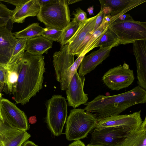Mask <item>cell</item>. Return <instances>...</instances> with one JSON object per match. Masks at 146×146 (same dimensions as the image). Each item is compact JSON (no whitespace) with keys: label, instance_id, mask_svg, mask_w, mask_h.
Wrapping results in <instances>:
<instances>
[{"label":"cell","instance_id":"6da1fadb","mask_svg":"<svg viewBox=\"0 0 146 146\" xmlns=\"http://www.w3.org/2000/svg\"><path fill=\"white\" fill-rule=\"evenodd\" d=\"M44 57L25 52L10 59L7 65L17 76L11 92L17 104L24 105L42 89L45 71Z\"/></svg>","mask_w":146,"mask_h":146},{"label":"cell","instance_id":"7a4b0ae2","mask_svg":"<svg viewBox=\"0 0 146 146\" xmlns=\"http://www.w3.org/2000/svg\"><path fill=\"white\" fill-rule=\"evenodd\" d=\"M146 102V90L137 86L129 91L117 95H99L86 104L84 110L93 114L98 121L119 115L133 106Z\"/></svg>","mask_w":146,"mask_h":146},{"label":"cell","instance_id":"3957f363","mask_svg":"<svg viewBox=\"0 0 146 146\" xmlns=\"http://www.w3.org/2000/svg\"><path fill=\"white\" fill-rule=\"evenodd\" d=\"M97 122L95 115L91 113L80 109L71 110L66 122V139L77 140L86 137Z\"/></svg>","mask_w":146,"mask_h":146},{"label":"cell","instance_id":"277c9868","mask_svg":"<svg viewBox=\"0 0 146 146\" xmlns=\"http://www.w3.org/2000/svg\"><path fill=\"white\" fill-rule=\"evenodd\" d=\"M36 16L46 27L63 30L70 22L67 0H53L41 7Z\"/></svg>","mask_w":146,"mask_h":146},{"label":"cell","instance_id":"5b68a950","mask_svg":"<svg viewBox=\"0 0 146 146\" xmlns=\"http://www.w3.org/2000/svg\"><path fill=\"white\" fill-rule=\"evenodd\" d=\"M46 120L52 134L56 136L62 133L67 116V103L61 95H54L46 104Z\"/></svg>","mask_w":146,"mask_h":146},{"label":"cell","instance_id":"8992f818","mask_svg":"<svg viewBox=\"0 0 146 146\" xmlns=\"http://www.w3.org/2000/svg\"><path fill=\"white\" fill-rule=\"evenodd\" d=\"M108 27L118 38L119 45L146 39V22L135 21L134 19L126 21L116 20Z\"/></svg>","mask_w":146,"mask_h":146},{"label":"cell","instance_id":"52a82bcc","mask_svg":"<svg viewBox=\"0 0 146 146\" xmlns=\"http://www.w3.org/2000/svg\"><path fill=\"white\" fill-rule=\"evenodd\" d=\"M135 78L133 71L124 62L123 65L110 69L102 78V80L108 88L113 90H119L129 86L133 82Z\"/></svg>","mask_w":146,"mask_h":146},{"label":"cell","instance_id":"ba28073f","mask_svg":"<svg viewBox=\"0 0 146 146\" xmlns=\"http://www.w3.org/2000/svg\"><path fill=\"white\" fill-rule=\"evenodd\" d=\"M132 131L117 127H108L98 130L94 129L91 133L90 143L104 146H119Z\"/></svg>","mask_w":146,"mask_h":146},{"label":"cell","instance_id":"9c48e42d","mask_svg":"<svg viewBox=\"0 0 146 146\" xmlns=\"http://www.w3.org/2000/svg\"><path fill=\"white\" fill-rule=\"evenodd\" d=\"M139 111L129 114L111 116L98 121L95 129L108 127H117L135 130L139 128L142 122Z\"/></svg>","mask_w":146,"mask_h":146},{"label":"cell","instance_id":"30bf717a","mask_svg":"<svg viewBox=\"0 0 146 146\" xmlns=\"http://www.w3.org/2000/svg\"><path fill=\"white\" fill-rule=\"evenodd\" d=\"M0 111L3 119L14 127L25 131L29 129L25 113L9 100L3 98L0 100Z\"/></svg>","mask_w":146,"mask_h":146},{"label":"cell","instance_id":"8fae6325","mask_svg":"<svg viewBox=\"0 0 146 146\" xmlns=\"http://www.w3.org/2000/svg\"><path fill=\"white\" fill-rule=\"evenodd\" d=\"M84 77L80 76L76 71L66 90L69 106L75 108L86 104L88 100V95L84 90Z\"/></svg>","mask_w":146,"mask_h":146},{"label":"cell","instance_id":"7c38bea8","mask_svg":"<svg viewBox=\"0 0 146 146\" xmlns=\"http://www.w3.org/2000/svg\"><path fill=\"white\" fill-rule=\"evenodd\" d=\"M132 43L136 62L138 84L146 90V39L136 40Z\"/></svg>","mask_w":146,"mask_h":146},{"label":"cell","instance_id":"4fadbf2b","mask_svg":"<svg viewBox=\"0 0 146 146\" xmlns=\"http://www.w3.org/2000/svg\"><path fill=\"white\" fill-rule=\"evenodd\" d=\"M12 10L10 21L22 23L26 18L37 16L40 9L38 0H21L19 3Z\"/></svg>","mask_w":146,"mask_h":146},{"label":"cell","instance_id":"5bb4252c","mask_svg":"<svg viewBox=\"0 0 146 146\" xmlns=\"http://www.w3.org/2000/svg\"><path fill=\"white\" fill-rule=\"evenodd\" d=\"M101 7L107 6L111 9V16L109 24L112 23L120 16L141 5L146 0H100Z\"/></svg>","mask_w":146,"mask_h":146},{"label":"cell","instance_id":"9a60e30c","mask_svg":"<svg viewBox=\"0 0 146 146\" xmlns=\"http://www.w3.org/2000/svg\"><path fill=\"white\" fill-rule=\"evenodd\" d=\"M111 48H102L85 56L80 65L78 75L84 76L94 70L110 55Z\"/></svg>","mask_w":146,"mask_h":146},{"label":"cell","instance_id":"2e32d148","mask_svg":"<svg viewBox=\"0 0 146 146\" xmlns=\"http://www.w3.org/2000/svg\"><path fill=\"white\" fill-rule=\"evenodd\" d=\"M16 40L8 24L0 25V65H6L8 63Z\"/></svg>","mask_w":146,"mask_h":146},{"label":"cell","instance_id":"e0dca14e","mask_svg":"<svg viewBox=\"0 0 146 146\" xmlns=\"http://www.w3.org/2000/svg\"><path fill=\"white\" fill-rule=\"evenodd\" d=\"M98 16V14L96 16L88 18L80 24L77 30L68 43V50L70 54L76 55L81 44L90 33L93 30L96 19Z\"/></svg>","mask_w":146,"mask_h":146},{"label":"cell","instance_id":"ac0fdd59","mask_svg":"<svg viewBox=\"0 0 146 146\" xmlns=\"http://www.w3.org/2000/svg\"><path fill=\"white\" fill-rule=\"evenodd\" d=\"M68 43L61 46L60 50L53 54V63L54 68L56 79L60 83L65 70L74 62V55L69 53Z\"/></svg>","mask_w":146,"mask_h":146},{"label":"cell","instance_id":"d6986e66","mask_svg":"<svg viewBox=\"0 0 146 146\" xmlns=\"http://www.w3.org/2000/svg\"><path fill=\"white\" fill-rule=\"evenodd\" d=\"M52 42L42 36L27 39L25 48L26 52L34 55L47 53L52 47Z\"/></svg>","mask_w":146,"mask_h":146},{"label":"cell","instance_id":"ffe728a7","mask_svg":"<svg viewBox=\"0 0 146 146\" xmlns=\"http://www.w3.org/2000/svg\"><path fill=\"white\" fill-rule=\"evenodd\" d=\"M119 146H146V117L139 128L131 131Z\"/></svg>","mask_w":146,"mask_h":146},{"label":"cell","instance_id":"44dd1931","mask_svg":"<svg viewBox=\"0 0 146 146\" xmlns=\"http://www.w3.org/2000/svg\"><path fill=\"white\" fill-rule=\"evenodd\" d=\"M0 122V142L10 141L25 131L18 129L12 126L5 120Z\"/></svg>","mask_w":146,"mask_h":146},{"label":"cell","instance_id":"7402d4cb","mask_svg":"<svg viewBox=\"0 0 146 146\" xmlns=\"http://www.w3.org/2000/svg\"><path fill=\"white\" fill-rule=\"evenodd\" d=\"M44 29L38 23H34L21 31L14 33V35L16 39H28L41 36Z\"/></svg>","mask_w":146,"mask_h":146},{"label":"cell","instance_id":"603a6c76","mask_svg":"<svg viewBox=\"0 0 146 146\" xmlns=\"http://www.w3.org/2000/svg\"><path fill=\"white\" fill-rule=\"evenodd\" d=\"M85 56H80L73 64L64 72L60 82V88L62 90H66Z\"/></svg>","mask_w":146,"mask_h":146},{"label":"cell","instance_id":"cb8c5ba5","mask_svg":"<svg viewBox=\"0 0 146 146\" xmlns=\"http://www.w3.org/2000/svg\"><path fill=\"white\" fill-rule=\"evenodd\" d=\"M108 28V26L102 22L91 35L85 48L80 56H85L86 54L94 48Z\"/></svg>","mask_w":146,"mask_h":146},{"label":"cell","instance_id":"d4e9b609","mask_svg":"<svg viewBox=\"0 0 146 146\" xmlns=\"http://www.w3.org/2000/svg\"><path fill=\"white\" fill-rule=\"evenodd\" d=\"M119 45V40L118 38L108 28L95 46L94 48L98 46L102 48H113Z\"/></svg>","mask_w":146,"mask_h":146},{"label":"cell","instance_id":"484cf974","mask_svg":"<svg viewBox=\"0 0 146 146\" xmlns=\"http://www.w3.org/2000/svg\"><path fill=\"white\" fill-rule=\"evenodd\" d=\"M80 24L72 21L64 29L60 38L58 41L60 43L61 46H63L68 43L77 30Z\"/></svg>","mask_w":146,"mask_h":146},{"label":"cell","instance_id":"4316f807","mask_svg":"<svg viewBox=\"0 0 146 146\" xmlns=\"http://www.w3.org/2000/svg\"><path fill=\"white\" fill-rule=\"evenodd\" d=\"M63 30L46 27L44 29L41 35L52 42L58 41L61 36Z\"/></svg>","mask_w":146,"mask_h":146},{"label":"cell","instance_id":"83f0119b","mask_svg":"<svg viewBox=\"0 0 146 146\" xmlns=\"http://www.w3.org/2000/svg\"><path fill=\"white\" fill-rule=\"evenodd\" d=\"M30 137V135L26 131L10 141L2 143L3 146H21Z\"/></svg>","mask_w":146,"mask_h":146},{"label":"cell","instance_id":"f1b7e54d","mask_svg":"<svg viewBox=\"0 0 146 146\" xmlns=\"http://www.w3.org/2000/svg\"><path fill=\"white\" fill-rule=\"evenodd\" d=\"M12 12L0 0V25L8 24Z\"/></svg>","mask_w":146,"mask_h":146},{"label":"cell","instance_id":"f546056e","mask_svg":"<svg viewBox=\"0 0 146 146\" xmlns=\"http://www.w3.org/2000/svg\"><path fill=\"white\" fill-rule=\"evenodd\" d=\"M27 40L26 39H16L10 58L25 52Z\"/></svg>","mask_w":146,"mask_h":146},{"label":"cell","instance_id":"4dcf8cb0","mask_svg":"<svg viewBox=\"0 0 146 146\" xmlns=\"http://www.w3.org/2000/svg\"><path fill=\"white\" fill-rule=\"evenodd\" d=\"M74 16L73 21L77 24H80L88 19L86 13L80 8L76 9V12L73 14Z\"/></svg>","mask_w":146,"mask_h":146},{"label":"cell","instance_id":"1f68e13d","mask_svg":"<svg viewBox=\"0 0 146 146\" xmlns=\"http://www.w3.org/2000/svg\"><path fill=\"white\" fill-rule=\"evenodd\" d=\"M7 74V65H0V90L6 86Z\"/></svg>","mask_w":146,"mask_h":146},{"label":"cell","instance_id":"d6a6232c","mask_svg":"<svg viewBox=\"0 0 146 146\" xmlns=\"http://www.w3.org/2000/svg\"><path fill=\"white\" fill-rule=\"evenodd\" d=\"M103 17L104 14L102 11H100L98 13V16L96 19L95 26L94 29L92 31L93 33L94 32L101 23L103 20Z\"/></svg>","mask_w":146,"mask_h":146},{"label":"cell","instance_id":"836d02e7","mask_svg":"<svg viewBox=\"0 0 146 146\" xmlns=\"http://www.w3.org/2000/svg\"><path fill=\"white\" fill-rule=\"evenodd\" d=\"M133 19L130 14L125 13L120 16L116 20L123 21H126L131 20Z\"/></svg>","mask_w":146,"mask_h":146},{"label":"cell","instance_id":"e575fe53","mask_svg":"<svg viewBox=\"0 0 146 146\" xmlns=\"http://www.w3.org/2000/svg\"><path fill=\"white\" fill-rule=\"evenodd\" d=\"M111 17L110 14L104 15L102 22L108 26L110 23Z\"/></svg>","mask_w":146,"mask_h":146},{"label":"cell","instance_id":"d590c367","mask_svg":"<svg viewBox=\"0 0 146 146\" xmlns=\"http://www.w3.org/2000/svg\"><path fill=\"white\" fill-rule=\"evenodd\" d=\"M68 146H85L84 144L80 140H75Z\"/></svg>","mask_w":146,"mask_h":146},{"label":"cell","instance_id":"8d00e7d4","mask_svg":"<svg viewBox=\"0 0 146 146\" xmlns=\"http://www.w3.org/2000/svg\"><path fill=\"white\" fill-rule=\"evenodd\" d=\"M53 0H38V2L40 7L42 6L50 3Z\"/></svg>","mask_w":146,"mask_h":146},{"label":"cell","instance_id":"74e56055","mask_svg":"<svg viewBox=\"0 0 146 146\" xmlns=\"http://www.w3.org/2000/svg\"><path fill=\"white\" fill-rule=\"evenodd\" d=\"M21 146H38L31 141L27 140L24 142Z\"/></svg>","mask_w":146,"mask_h":146},{"label":"cell","instance_id":"f35d334b","mask_svg":"<svg viewBox=\"0 0 146 146\" xmlns=\"http://www.w3.org/2000/svg\"><path fill=\"white\" fill-rule=\"evenodd\" d=\"M29 121L31 124H34L36 123V119L35 116H31L29 119Z\"/></svg>","mask_w":146,"mask_h":146},{"label":"cell","instance_id":"ab89813d","mask_svg":"<svg viewBox=\"0 0 146 146\" xmlns=\"http://www.w3.org/2000/svg\"><path fill=\"white\" fill-rule=\"evenodd\" d=\"M94 6L93 5L92 6L88 7L87 9V11L90 15H94Z\"/></svg>","mask_w":146,"mask_h":146},{"label":"cell","instance_id":"60d3db41","mask_svg":"<svg viewBox=\"0 0 146 146\" xmlns=\"http://www.w3.org/2000/svg\"><path fill=\"white\" fill-rule=\"evenodd\" d=\"M80 0H67L68 5L80 1Z\"/></svg>","mask_w":146,"mask_h":146},{"label":"cell","instance_id":"b9f144b4","mask_svg":"<svg viewBox=\"0 0 146 146\" xmlns=\"http://www.w3.org/2000/svg\"><path fill=\"white\" fill-rule=\"evenodd\" d=\"M86 146H104L102 145H93L91 144L90 143L87 145Z\"/></svg>","mask_w":146,"mask_h":146},{"label":"cell","instance_id":"7bdbcfd3","mask_svg":"<svg viewBox=\"0 0 146 146\" xmlns=\"http://www.w3.org/2000/svg\"><path fill=\"white\" fill-rule=\"evenodd\" d=\"M0 122H3V121L2 117V116L1 115V112L0 111Z\"/></svg>","mask_w":146,"mask_h":146},{"label":"cell","instance_id":"ee69618b","mask_svg":"<svg viewBox=\"0 0 146 146\" xmlns=\"http://www.w3.org/2000/svg\"><path fill=\"white\" fill-rule=\"evenodd\" d=\"M2 94L0 92V100L2 98Z\"/></svg>","mask_w":146,"mask_h":146},{"label":"cell","instance_id":"f6af8a7d","mask_svg":"<svg viewBox=\"0 0 146 146\" xmlns=\"http://www.w3.org/2000/svg\"><path fill=\"white\" fill-rule=\"evenodd\" d=\"M0 146H3V144L1 142L0 143Z\"/></svg>","mask_w":146,"mask_h":146},{"label":"cell","instance_id":"bcb514c9","mask_svg":"<svg viewBox=\"0 0 146 146\" xmlns=\"http://www.w3.org/2000/svg\"><path fill=\"white\" fill-rule=\"evenodd\" d=\"M1 142H0V143H1Z\"/></svg>","mask_w":146,"mask_h":146}]
</instances>
